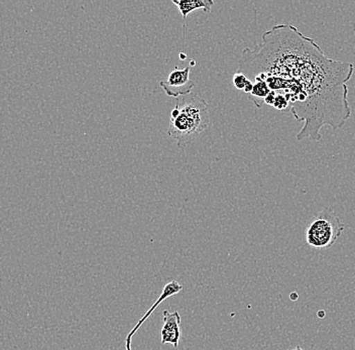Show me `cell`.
Wrapping results in <instances>:
<instances>
[{
	"label": "cell",
	"mask_w": 355,
	"mask_h": 350,
	"mask_svg": "<svg viewBox=\"0 0 355 350\" xmlns=\"http://www.w3.org/2000/svg\"><path fill=\"white\" fill-rule=\"evenodd\" d=\"M261 39L244 49L236 72L287 97L293 116L304 123L297 139L320 141L323 126L343 128L352 115L347 83L354 64L330 59L292 24H277Z\"/></svg>",
	"instance_id": "1"
},
{
	"label": "cell",
	"mask_w": 355,
	"mask_h": 350,
	"mask_svg": "<svg viewBox=\"0 0 355 350\" xmlns=\"http://www.w3.org/2000/svg\"><path fill=\"white\" fill-rule=\"evenodd\" d=\"M177 104L171 112L168 134L176 139L178 147L186 148L201 132L209 128V105L196 93L176 98Z\"/></svg>",
	"instance_id": "2"
},
{
	"label": "cell",
	"mask_w": 355,
	"mask_h": 350,
	"mask_svg": "<svg viewBox=\"0 0 355 350\" xmlns=\"http://www.w3.org/2000/svg\"><path fill=\"white\" fill-rule=\"evenodd\" d=\"M345 227L334 210L323 208L306 227L305 243L314 250L329 249L340 238Z\"/></svg>",
	"instance_id": "3"
},
{
	"label": "cell",
	"mask_w": 355,
	"mask_h": 350,
	"mask_svg": "<svg viewBox=\"0 0 355 350\" xmlns=\"http://www.w3.org/2000/svg\"><path fill=\"white\" fill-rule=\"evenodd\" d=\"M191 67L184 69L175 68L168 75V79L159 82V86L170 97L178 98L190 94L191 89L195 86L194 82L190 79Z\"/></svg>",
	"instance_id": "4"
},
{
	"label": "cell",
	"mask_w": 355,
	"mask_h": 350,
	"mask_svg": "<svg viewBox=\"0 0 355 350\" xmlns=\"http://www.w3.org/2000/svg\"><path fill=\"white\" fill-rule=\"evenodd\" d=\"M164 326L162 328V344H172L178 349L180 338H181V315L179 312H170L165 310L163 312Z\"/></svg>",
	"instance_id": "5"
},
{
	"label": "cell",
	"mask_w": 355,
	"mask_h": 350,
	"mask_svg": "<svg viewBox=\"0 0 355 350\" xmlns=\"http://www.w3.org/2000/svg\"><path fill=\"white\" fill-rule=\"evenodd\" d=\"M183 289V286L181 283H179L178 281H172V282L166 283L165 288H164L163 292H162L161 296L159 297L157 301H155V304L150 307V309L144 314L143 318L137 322V324L135 325V328L132 330V331L128 333V338H126L125 340V347L126 350H132V340L135 334L137 333V330L139 329V327L144 324V321L148 318L153 313L155 309H157V306L161 305L164 301H166V299L170 298V297L174 296V295H177L180 293Z\"/></svg>",
	"instance_id": "6"
},
{
	"label": "cell",
	"mask_w": 355,
	"mask_h": 350,
	"mask_svg": "<svg viewBox=\"0 0 355 350\" xmlns=\"http://www.w3.org/2000/svg\"><path fill=\"white\" fill-rule=\"evenodd\" d=\"M173 3L177 6L178 10L181 12L184 19V32H186V19L189 13L194 10H202L205 12H210L211 8L214 6V1L212 0H172Z\"/></svg>",
	"instance_id": "7"
},
{
	"label": "cell",
	"mask_w": 355,
	"mask_h": 350,
	"mask_svg": "<svg viewBox=\"0 0 355 350\" xmlns=\"http://www.w3.org/2000/svg\"><path fill=\"white\" fill-rule=\"evenodd\" d=\"M270 92V89L266 81H257L254 83V89L248 95V97L250 101L254 102L257 107L261 108V106L265 104L263 100Z\"/></svg>",
	"instance_id": "8"
},
{
	"label": "cell",
	"mask_w": 355,
	"mask_h": 350,
	"mask_svg": "<svg viewBox=\"0 0 355 350\" xmlns=\"http://www.w3.org/2000/svg\"><path fill=\"white\" fill-rule=\"evenodd\" d=\"M233 85L235 86V88L239 90H243L244 87H245L246 84H248V79L245 75L241 74V73L236 72L233 76L232 79Z\"/></svg>",
	"instance_id": "9"
},
{
	"label": "cell",
	"mask_w": 355,
	"mask_h": 350,
	"mask_svg": "<svg viewBox=\"0 0 355 350\" xmlns=\"http://www.w3.org/2000/svg\"><path fill=\"white\" fill-rule=\"evenodd\" d=\"M275 108L277 110H286L290 106V102H288L287 97L284 94H279V93H277L276 99H275L274 102Z\"/></svg>",
	"instance_id": "10"
},
{
	"label": "cell",
	"mask_w": 355,
	"mask_h": 350,
	"mask_svg": "<svg viewBox=\"0 0 355 350\" xmlns=\"http://www.w3.org/2000/svg\"><path fill=\"white\" fill-rule=\"evenodd\" d=\"M277 93L275 91H270V94L266 97L265 100H263V103L266 104V105H274L275 99H276Z\"/></svg>",
	"instance_id": "11"
},
{
	"label": "cell",
	"mask_w": 355,
	"mask_h": 350,
	"mask_svg": "<svg viewBox=\"0 0 355 350\" xmlns=\"http://www.w3.org/2000/svg\"><path fill=\"white\" fill-rule=\"evenodd\" d=\"M252 89H254V82L250 81V79H248V84H246L245 87H244V92L246 93V94H250V92H252Z\"/></svg>",
	"instance_id": "12"
},
{
	"label": "cell",
	"mask_w": 355,
	"mask_h": 350,
	"mask_svg": "<svg viewBox=\"0 0 355 350\" xmlns=\"http://www.w3.org/2000/svg\"><path fill=\"white\" fill-rule=\"evenodd\" d=\"M186 59H187V56H186V54H183V53H181V54H180V60H182V61H185Z\"/></svg>",
	"instance_id": "13"
},
{
	"label": "cell",
	"mask_w": 355,
	"mask_h": 350,
	"mask_svg": "<svg viewBox=\"0 0 355 350\" xmlns=\"http://www.w3.org/2000/svg\"><path fill=\"white\" fill-rule=\"evenodd\" d=\"M291 350H304L303 349H302L301 347H297L296 349H291Z\"/></svg>",
	"instance_id": "14"
},
{
	"label": "cell",
	"mask_w": 355,
	"mask_h": 350,
	"mask_svg": "<svg viewBox=\"0 0 355 350\" xmlns=\"http://www.w3.org/2000/svg\"><path fill=\"white\" fill-rule=\"evenodd\" d=\"M189 66H190V67L191 66H195V61L190 62V65Z\"/></svg>",
	"instance_id": "15"
}]
</instances>
